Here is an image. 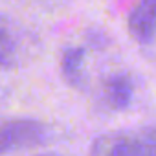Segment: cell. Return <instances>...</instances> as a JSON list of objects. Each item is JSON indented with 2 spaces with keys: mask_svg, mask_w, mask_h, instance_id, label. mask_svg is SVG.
I'll return each mask as SVG.
<instances>
[{
  "mask_svg": "<svg viewBox=\"0 0 156 156\" xmlns=\"http://www.w3.org/2000/svg\"><path fill=\"white\" fill-rule=\"evenodd\" d=\"M17 59V48L9 35V30L4 24V19L0 17V70L11 68Z\"/></svg>",
  "mask_w": 156,
  "mask_h": 156,
  "instance_id": "cell-6",
  "label": "cell"
},
{
  "mask_svg": "<svg viewBox=\"0 0 156 156\" xmlns=\"http://www.w3.org/2000/svg\"><path fill=\"white\" fill-rule=\"evenodd\" d=\"M134 94V85L132 79L125 73H114L107 77L105 81V98L110 108L114 110H123L129 107L130 99Z\"/></svg>",
  "mask_w": 156,
  "mask_h": 156,
  "instance_id": "cell-4",
  "label": "cell"
},
{
  "mask_svg": "<svg viewBox=\"0 0 156 156\" xmlns=\"http://www.w3.org/2000/svg\"><path fill=\"white\" fill-rule=\"evenodd\" d=\"M129 31L141 44L152 41L156 31V0H140L129 15Z\"/></svg>",
  "mask_w": 156,
  "mask_h": 156,
  "instance_id": "cell-3",
  "label": "cell"
},
{
  "mask_svg": "<svg viewBox=\"0 0 156 156\" xmlns=\"http://www.w3.org/2000/svg\"><path fill=\"white\" fill-rule=\"evenodd\" d=\"M92 156H156V127L99 136Z\"/></svg>",
  "mask_w": 156,
  "mask_h": 156,
  "instance_id": "cell-1",
  "label": "cell"
},
{
  "mask_svg": "<svg viewBox=\"0 0 156 156\" xmlns=\"http://www.w3.org/2000/svg\"><path fill=\"white\" fill-rule=\"evenodd\" d=\"M37 156H57V154H51V152H46V154H37Z\"/></svg>",
  "mask_w": 156,
  "mask_h": 156,
  "instance_id": "cell-7",
  "label": "cell"
},
{
  "mask_svg": "<svg viewBox=\"0 0 156 156\" xmlns=\"http://www.w3.org/2000/svg\"><path fill=\"white\" fill-rule=\"evenodd\" d=\"M83 61L85 50L83 48H70L62 53V73L70 85H79L83 77Z\"/></svg>",
  "mask_w": 156,
  "mask_h": 156,
  "instance_id": "cell-5",
  "label": "cell"
},
{
  "mask_svg": "<svg viewBox=\"0 0 156 156\" xmlns=\"http://www.w3.org/2000/svg\"><path fill=\"white\" fill-rule=\"evenodd\" d=\"M44 127L33 119H13L0 125V154L42 143Z\"/></svg>",
  "mask_w": 156,
  "mask_h": 156,
  "instance_id": "cell-2",
  "label": "cell"
}]
</instances>
